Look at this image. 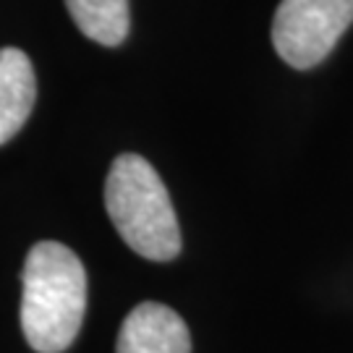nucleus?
I'll use <instances>...</instances> for the list:
<instances>
[{
	"instance_id": "f257e3e1",
	"label": "nucleus",
	"mask_w": 353,
	"mask_h": 353,
	"mask_svg": "<svg viewBox=\"0 0 353 353\" xmlns=\"http://www.w3.org/2000/svg\"><path fill=\"white\" fill-rule=\"evenodd\" d=\"M21 330L37 353H63L76 341L87 312V272L58 241L34 243L21 272Z\"/></svg>"
},
{
	"instance_id": "f03ea898",
	"label": "nucleus",
	"mask_w": 353,
	"mask_h": 353,
	"mask_svg": "<svg viewBox=\"0 0 353 353\" xmlns=\"http://www.w3.org/2000/svg\"><path fill=\"white\" fill-rule=\"evenodd\" d=\"M105 207L118 236L152 262H170L181 252V228L163 178L139 154H121L105 181Z\"/></svg>"
},
{
	"instance_id": "7ed1b4c3",
	"label": "nucleus",
	"mask_w": 353,
	"mask_h": 353,
	"mask_svg": "<svg viewBox=\"0 0 353 353\" xmlns=\"http://www.w3.org/2000/svg\"><path fill=\"white\" fill-rule=\"evenodd\" d=\"M353 24V0H280L272 45L290 68H314Z\"/></svg>"
},
{
	"instance_id": "20e7f679",
	"label": "nucleus",
	"mask_w": 353,
	"mask_h": 353,
	"mask_svg": "<svg viewBox=\"0 0 353 353\" xmlns=\"http://www.w3.org/2000/svg\"><path fill=\"white\" fill-rule=\"evenodd\" d=\"M115 353H191L189 327L170 306L144 301L123 319Z\"/></svg>"
},
{
	"instance_id": "39448f33",
	"label": "nucleus",
	"mask_w": 353,
	"mask_h": 353,
	"mask_svg": "<svg viewBox=\"0 0 353 353\" xmlns=\"http://www.w3.org/2000/svg\"><path fill=\"white\" fill-rule=\"evenodd\" d=\"M37 100V79L32 61L19 48L0 50V144L13 139Z\"/></svg>"
},
{
	"instance_id": "423d86ee",
	"label": "nucleus",
	"mask_w": 353,
	"mask_h": 353,
	"mask_svg": "<svg viewBox=\"0 0 353 353\" xmlns=\"http://www.w3.org/2000/svg\"><path fill=\"white\" fill-rule=\"evenodd\" d=\"M79 32L92 42L115 48L128 37V0H65Z\"/></svg>"
}]
</instances>
